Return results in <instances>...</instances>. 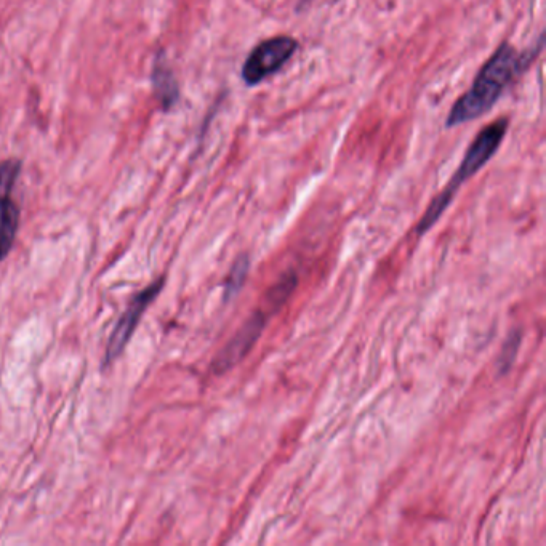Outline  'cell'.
Returning a JSON list of instances; mask_svg holds the SVG:
<instances>
[{
    "mask_svg": "<svg viewBox=\"0 0 546 546\" xmlns=\"http://www.w3.org/2000/svg\"><path fill=\"white\" fill-rule=\"evenodd\" d=\"M21 172V164L17 159H7L0 162V191L12 193Z\"/></svg>",
    "mask_w": 546,
    "mask_h": 546,
    "instance_id": "9c48e42d",
    "label": "cell"
},
{
    "mask_svg": "<svg viewBox=\"0 0 546 546\" xmlns=\"http://www.w3.org/2000/svg\"><path fill=\"white\" fill-rule=\"evenodd\" d=\"M313 0H298V12H302V10H305L308 5L311 4Z\"/></svg>",
    "mask_w": 546,
    "mask_h": 546,
    "instance_id": "8fae6325",
    "label": "cell"
},
{
    "mask_svg": "<svg viewBox=\"0 0 546 546\" xmlns=\"http://www.w3.org/2000/svg\"><path fill=\"white\" fill-rule=\"evenodd\" d=\"M20 228V207L12 193L0 191V261L9 257Z\"/></svg>",
    "mask_w": 546,
    "mask_h": 546,
    "instance_id": "8992f818",
    "label": "cell"
},
{
    "mask_svg": "<svg viewBox=\"0 0 546 546\" xmlns=\"http://www.w3.org/2000/svg\"><path fill=\"white\" fill-rule=\"evenodd\" d=\"M519 342H521L519 332H514V334L511 335L510 340H506L505 348H503L502 356H500V364H498V367H500L503 372L510 369L511 362L516 358V353H518L519 350Z\"/></svg>",
    "mask_w": 546,
    "mask_h": 546,
    "instance_id": "30bf717a",
    "label": "cell"
},
{
    "mask_svg": "<svg viewBox=\"0 0 546 546\" xmlns=\"http://www.w3.org/2000/svg\"><path fill=\"white\" fill-rule=\"evenodd\" d=\"M247 273H249V258L241 257L234 263L233 269H231V273H229L228 279H226V298L233 297V295H236L241 290Z\"/></svg>",
    "mask_w": 546,
    "mask_h": 546,
    "instance_id": "ba28073f",
    "label": "cell"
},
{
    "mask_svg": "<svg viewBox=\"0 0 546 546\" xmlns=\"http://www.w3.org/2000/svg\"><path fill=\"white\" fill-rule=\"evenodd\" d=\"M300 49L297 39L290 36H278L266 39L249 53L244 61L241 76L249 87L265 82L269 77L279 73L287 61L292 60Z\"/></svg>",
    "mask_w": 546,
    "mask_h": 546,
    "instance_id": "3957f363",
    "label": "cell"
},
{
    "mask_svg": "<svg viewBox=\"0 0 546 546\" xmlns=\"http://www.w3.org/2000/svg\"><path fill=\"white\" fill-rule=\"evenodd\" d=\"M508 124L510 121L506 117H500L497 121L490 122L476 135L470 148L466 149L462 164L458 167L454 177L450 178L449 185L434 197V201L426 209L425 215L417 226L418 234H425L428 229L436 225V221L452 204L455 194L458 193V189L462 188L463 183L474 177L497 154L498 149L502 146L503 138L508 132Z\"/></svg>",
    "mask_w": 546,
    "mask_h": 546,
    "instance_id": "7a4b0ae2",
    "label": "cell"
},
{
    "mask_svg": "<svg viewBox=\"0 0 546 546\" xmlns=\"http://www.w3.org/2000/svg\"><path fill=\"white\" fill-rule=\"evenodd\" d=\"M165 286V278L157 279L153 284H149L146 289L141 290L140 294L133 297L129 308L122 314V318L117 321L113 334L109 337L108 346L105 351V361L103 367H109L116 359L121 358L125 348L129 345L130 338L135 334L138 324H140L143 314L148 310L149 305L159 297Z\"/></svg>",
    "mask_w": 546,
    "mask_h": 546,
    "instance_id": "277c9868",
    "label": "cell"
},
{
    "mask_svg": "<svg viewBox=\"0 0 546 546\" xmlns=\"http://www.w3.org/2000/svg\"><path fill=\"white\" fill-rule=\"evenodd\" d=\"M274 313L276 311L271 310L265 303L255 313L250 314V318L244 322V326L237 330L236 335L229 340L228 345L217 354V358L213 359V372L217 375L226 374L229 370L234 369L239 362L244 361L247 354L252 351L255 343L258 342V338L263 334L269 318Z\"/></svg>",
    "mask_w": 546,
    "mask_h": 546,
    "instance_id": "5b68a950",
    "label": "cell"
},
{
    "mask_svg": "<svg viewBox=\"0 0 546 546\" xmlns=\"http://www.w3.org/2000/svg\"><path fill=\"white\" fill-rule=\"evenodd\" d=\"M153 89L157 103L165 111L172 109L180 100V87H178L177 77L173 74L172 68H170L162 53L154 61Z\"/></svg>",
    "mask_w": 546,
    "mask_h": 546,
    "instance_id": "52a82bcc",
    "label": "cell"
},
{
    "mask_svg": "<svg viewBox=\"0 0 546 546\" xmlns=\"http://www.w3.org/2000/svg\"><path fill=\"white\" fill-rule=\"evenodd\" d=\"M542 49V41L529 52H518L508 42L500 44L494 55L479 69L468 92L455 101L447 117V129L476 121L489 113L505 90L521 76Z\"/></svg>",
    "mask_w": 546,
    "mask_h": 546,
    "instance_id": "6da1fadb",
    "label": "cell"
}]
</instances>
